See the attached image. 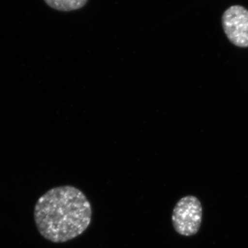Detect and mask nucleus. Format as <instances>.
Segmentation results:
<instances>
[{
  "label": "nucleus",
  "instance_id": "nucleus-1",
  "mask_svg": "<svg viewBox=\"0 0 248 248\" xmlns=\"http://www.w3.org/2000/svg\"><path fill=\"white\" fill-rule=\"evenodd\" d=\"M91 203L82 191L72 186L53 187L41 196L34 209L40 234L55 244L76 239L92 221Z\"/></svg>",
  "mask_w": 248,
  "mask_h": 248
},
{
  "label": "nucleus",
  "instance_id": "nucleus-2",
  "mask_svg": "<svg viewBox=\"0 0 248 248\" xmlns=\"http://www.w3.org/2000/svg\"><path fill=\"white\" fill-rule=\"evenodd\" d=\"M202 218L203 208L200 201L195 196H186L177 202L173 209V228L182 236H194L200 231Z\"/></svg>",
  "mask_w": 248,
  "mask_h": 248
},
{
  "label": "nucleus",
  "instance_id": "nucleus-3",
  "mask_svg": "<svg viewBox=\"0 0 248 248\" xmlns=\"http://www.w3.org/2000/svg\"><path fill=\"white\" fill-rule=\"evenodd\" d=\"M222 26L228 40L240 48H248V10L234 5L225 11Z\"/></svg>",
  "mask_w": 248,
  "mask_h": 248
},
{
  "label": "nucleus",
  "instance_id": "nucleus-4",
  "mask_svg": "<svg viewBox=\"0 0 248 248\" xmlns=\"http://www.w3.org/2000/svg\"><path fill=\"white\" fill-rule=\"evenodd\" d=\"M49 7L62 12H71L82 9L89 0H44Z\"/></svg>",
  "mask_w": 248,
  "mask_h": 248
}]
</instances>
